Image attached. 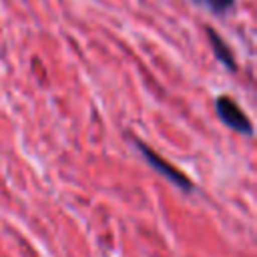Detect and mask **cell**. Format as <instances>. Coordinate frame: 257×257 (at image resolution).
I'll return each instance as SVG.
<instances>
[{
	"label": "cell",
	"instance_id": "1",
	"mask_svg": "<svg viewBox=\"0 0 257 257\" xmlns=\"http://www.w3.org/2000/svg\"><path fill=\"white\" fill-rule=\"evenodd\" d=\"M215 110H217V116L221 118V122H225L235 133H241V135H247V137L253 135V124H251L249 116L243 112V108L231 96H227V94L217 96Z\"/></svg>",
	"mask_w": 257,
	"mask_h": 257
},
{
	"label": "cell",
	"instance_id": "2",
	"mask_svg": "<svg viewBox=\"0 0 257 257\" xmlns=\"http://www.w3.org/2000/svg\"><path fill=\"white\" fill-rule=\"evenodd\" d=\"M135 145H137V149L141 151V155L145 157V161H147L155 171H159L165 179H169L173 185L181 187L183 191H191V189H193V183L189 181V177H187L183 171H179L177 167H173L171 163H167V159H163L161 155H157L149 145H145V143L139 141V139H135Z\"/></svg>",
	"mask_w": 257,
	"mask_h": 257
},
{
	"label": "cell",
	"instance_id": "3",
	"mask_svg": "<svg viewBox=\"0 0 257 257\" xmlns=\"http://www.w3.org/2000/svg\"><path fill=\"white\" fill-rule=\"evenodd\" d=\"M205 32H207V38H209V44H211V50L215 54V58L231 72L237 70V62H235V54L233 50L229 48V44L219 36V32L213 28V26H205Z\"/></svg>",
	"mask_w": 257,
	"mask_h": 257
},
{
	"label": "cell",
	"instance_id": "4",
	"mask_svg": "<svg viewBox=\"0 0 257 257\" xmlns=\"http://www.w3.org/2000/svg\"><path fill=\"white\" fill-rule=\"evenodd\" d=\"M193 2L197 6H203L205 10H209L215 16H225L235 6V0H193Z\"/></svg>",
	"mask_w": 257,
	"mask_h": 257
}]
</instances>
